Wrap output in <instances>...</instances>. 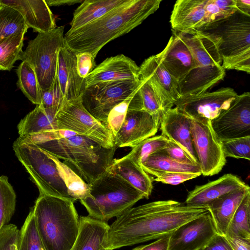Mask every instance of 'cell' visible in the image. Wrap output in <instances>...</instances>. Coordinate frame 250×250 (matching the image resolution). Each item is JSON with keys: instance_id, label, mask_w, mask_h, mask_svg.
<instances>
[{"instance_id": "6da1fadb", "label": "cell", "mask_w": 250, "mask_h": 250, "mask_svg": "<svg viewBox=\"0 0 250 250\" xmlns=\"http://www.w3.org/2000/svg\"><path fill=\"white\" fill-rule=\"evenodd\" d=\"M208 212L207 207L190 206L172 200L132 207L109 226L102 245L113 250L159 239Z\"/></svg>"}, {"instance_id": "7a4b0ae2", "label": "cell", "mask_w": 250, "mask_h": 250, "mask_svg": "<svg viewBox=\"0 0 250 250\" xmlns=\"http://www.w3.org/2000/svg\"><path fill=\"white\" fill-rule=\"evenodd\" d=\"M161 0H127L83 27L68 30L64 44L75 54L86 52L95 58L110 41L131 31L159 8Z\"/></svg>"}, {"instance_id": "3957f363", "label": "cell", "mask_w": 250, "mask_h": 250, "mask_svg": "<svg viewBox=\"0 0 250 250\" xmlns=\"http://www.w3.org/2000/svg\"><path fill=\"white\" fill-rule=\"evenodd\" d=\"M32 210L45 250H71L80 225L74 202L40 194Z\"/></svg>"}, {"instance_id": "277c9868", "label": "cell", "mask_w": 250, "mask_h": 250, "mask_svg": "<svg viewBox=\"0 0 250 250\" xmlns=\"http://www.w3.org/2000/svg\"><path fill=\"white\" fill-rule=\"evenodd\" d=\"M33 143L60 160L69 163L88 184L108 170L117 148L115 146L105 147L78 134L69 138Z\"/></svg>"}, {"instance_id": "5b68a950", "label": "cell", "mask_w": 250, "mask_h": 250, "mask_svg": "<svg viewBox=\"0 0 250 250\" xmlns=\"http://www.w3.org/2000/svg\"><path fill=\"white\" fill-rule=\"evenodd\" d=\"M180 33L193 54L195 66L178 83V92L180 96L198 95L225 77L226 71L218 50L219 38L202 30Z\"/></svg>"}, {"instance_id": "8992f818", "label": "cell", "mask_w": 250, "mask_h": 250, "mask_svg": "<svg viewBox=\"0 0 250 250\" xmlns=\"http://www.w3.org/2000/svg\"><path fill=\"white\" fill-rule=\"evenodd\" d=\"M144 198L128 182L108 170L89 184L88 196L80 201L89 216L106 222Z\"/></svg>"}, {"instance_id": "52a82bcc", "label": "cell", "mask_w": 250, "mask_h": 250, "mask_svg": "<svg viewBox=\"0 0 250 250\" xmlns=\"http://www.w3.org/2000/svg\"><path fill=\"white\" fill-rule=\"evenodd\" d=\"M199 30L219 38L218 50L225 70L250 73V16L237 10L229 17Z\"/></svg>"}, {"instance_id": "ba28073f", "label": "cell", "mask_w": 250, "mask_h": 250, "mask_svg": "<svg viewBox=\"0 0 250 250\" xmlns=\"http://www.w3.org/2000/svg\"><path fill=\"white\" fill-rule=\"evenodd\" d=\"M12 146L18 159L38 187L40 194L62 198L74 203L59 172L55 156L26 137L20 136Z\"/></svg>"}, {"instance_id": "9c48e42d", "label": "cell", "mask_w": 250, "mask_h": 250, "mask_svg": "<svg viewBox=\"0 0 250 250\" xmlns=\"http://www.w3.org/2000/svg\"><path fill=\"white\" fill-rule=\"evenodd\" d=\"M64 26L46 33H38L29 42L20 60L34 69L41 90L48 89L57 75L58 55L64 45Z\"/></svg>"}, {"instance_id": "30bf717a", "label": "cell", "mask_w": 250, "mask_h": 250, "mask_svg": "<svg viewBox=\"0 0 250 250\" xmlns=\"http://www.w3.org/2000/svg\"><path fill=\"white\" fill-rule=\"evenodd\" d=\"M82 95L65 102L57 114L58 129L67 130L86 137L102 146H114L111 132L84 107Z\"/></svg>"}, {"instance_id": "8fae6325", "label": "cell", "mask_w": 250, "mask_h": 250, "mask_svg": "<svg viewBox=\"0 0 250 250\" xmlns=\"http://www.w3.org/2000/svg\"><path fill=\"white\" fill-rule=\"evenodd\" d=\"M141 81L100 82L86 87L82 94V104L86 110L104 125L109 113L140 88Z\"/></svg>"}, {"instance_id": "7c38bea8", "label": "cell", "mask_w": 250, "mask_h": 250, "mask_svg": "<svg viewBox=\"0 0 250 250\" xmlns=\"http://www.w3.org/2000/svg\"><path fill=\"white\" fill-rule=\"evenodd\" d=\"M191 135L194 148L202 174H218L226 163L221 141L214 132L211 121L191 119Z\"/></svg>"}, {"instance_id": "4fadbf2b", "label": "cell", "mask_w": 250, "mask_h": 250, "mask_svg": "<svg viewBox=\"0 0 250 250\" xmlns=\"http://www.w3.org/2000/svg\"><path fill=\"white\" fill-rule=\"evenodd\" d=\"M237 96L233 88L222 87L212 92L180 96L174 105L179 111L191 119L211 121L227 109Z\"/></svg>"}, {"instance_id": "5bb4252c", "label": "cell", "mask_w": 250, "mask_h": 250, "mask_svg": "<svg viewBox=\"0 0 250 250\" xmlns=\"http://www.w3.org/2000/svg\"><path fill=\"white\" fill-rule=\"evenodd\" d=\"M221 141L250 136V93L238 95L230 106L211 121Z\"/></svg>"}, {"instance_id": "9a60e30c", "label": "cell", "mask_w": 250, "mask_h": 250, "mask_svg": "<svg viewBox=\"0 0 250 250\" xmlns=\"http://www.w3.org/2000/svg\"><path fill=\"white\" fill-rule=\"evenodd\" d=\"M217 234L208 212L183 224L170 234L168 250H202Z\"/></svg>"}, {"instance_id": "2e32d148", "label": "cell", "mask_w": 250, "mask_h": 250, "mask_svg": "<svg viewBox=\"0 0 250 250\" xmlns=\"http://www.w3.org/2000/svg\"><path fill=\"white\" fill-rule=\"evenodd\" d=\"M161 115L151 114L144 109L128 110L114 137V146L117 148H133L143 140L153 136L160 126Z\"/></svg>"}, {"instance_id": "e0dca14e", "label": "cell", "mask_w": 250, "mask_h": 250, "mask_svg": "<svg viewBox=\"0 0 250 250\" xmlns=\"http://www.w3.org/2000/svg\"><path fill=\"white\" fill-rule=\"evenodd\" d=\"M157 56L178 83L195 66L193 54L183 40L181 33L173 30L165 48Z\"/></svg>"}, {"instance_id": "ac0fdd59", "label": "cell", "mask_w": 250, "mask_h": 250, "mask_svg": "<svg viewBox=\"0 0 250 250\" xmlns=\"http://www.w3.org/2000/svg\"><path fill=\"white\" fill-rule=\"evenodd\" d=\"M160 125L162 135L180 146L199 165L192 142L191 119L175 107L162 113Z\"/></svg>"}, {"instance_id": "d6986e66", "label": "cell", "mask_w": 250, "mask_h": 250, "mask_svg": "<svg viewBox=\"0 0 250 250\" xmlns=\"http://www.w3.org/2000/svg\"><path fill=\"white\" fill-rule=\"evenodd\" d=\"M139 67L130 58L120 54L106 58L88 74L86 87L104 82L138 81Z\"/></svg>"}, {"instance_id": "ffe728a7", "label": "cell", "mask_w": 250, "mask_h": 250, "mask_svg": "<svg viewBox=\"0 0 250 250\" xmlns=\"http://www.w3.org/2000/svg\"><path fill=\"white\" fill-rule=\"evenodd\" d=\"M139 78L149 81L170 107L180 97L178 82L168 72L157 55L146 59L139 67Z\"/></svg>"}, {"instance_id": "44dd1931", "label": "cell", "mask_w": 250, "mask_h": 250, "mask_svg": "<svg viewBox=\"0 0 250 250\" xmlns=\"http://www.w3.org/2000/svg\"><path fill=\"white\" fill-rule=\"evenodd\" d=\"M57 75L65 102L83 94L86 88V79L79 75L75 53L65 44L59 52Z\"/></svg>"}, {"instance_id": "7402d4cb", "label": "cell", "mask_w": 250, "mask_h": 250, "mask_svg": "<svg viewBox=\"0 0 250 250\" xmlns=\"http://www.w3.org/2000/svg\"><path fill=\"white\" fill-rule=\"evenodd\" d=\"M0 4L18 10L28 28L38 33L48 32L57 27L54 16L44 0H0Z\"/></svg>"}, {"instance_id": "603a6c76", "label": "cell", "mask_w": 250, "mask_h": 250, "mask_svg": "<svg viewBox=\"0 0 250 250\" xmlns=\"http://www.w3.org/2000/svg\"><path fill=\"white\" fill-rule=\"evenodd\" d=\"M206 0H177L170 17L173 31L187 33L207 25L204 6Z\"/></svg>"}, {"instance_id": "cb8c5ba5", "label": "cell", "mask_w": 250, "mask_h": 250, "mask_svg": "<svg viewBox=\"0 0 250 250\" xmlns=\"http://www.w3.org/2000/svg\"><path fill=\"white\" fill-rule=\"evenodd\" d=\"M247 185L237 176L226 174L216 180L196 186L189 192L185 204L193 206L207 207L208 204L223 195Z\"/></svg>"}, {"instance_id": "d4e9b609", "label": "cell", "mask_w": 250, "mask_h": 250, "mask_svg": "<svg viewBox=\"0 0 250 250\" xmlns=\"http://www.w3.org/2000/svg\"><path fill=\"white\" fill-rule=\"evenodd\" d=\"M250 191V188L247 185L223 195L207 206L218 234L226 235L236 210L245 196Z\"/></svg>"}, {"instance_id": "484cf974", "label": "cell", "mask_w": 250, "mask_h": 250, "mask_svg": "<svg viewBox=\"0 0 250 250\" xmlns=\"http://www.w3.org/2000/svg\"><path fill=\"white\" fill-rule=\"evenodd\" d=\"M124 179L148 199L152 189L151 177L139 165L125 156L114 159L108 169Z\"/></svg>"}, {"instance_id": "4316f807", "label": "cell", "mask_w": 250, "mask_h": 250, "mask_svg": "<svg viewBox=\"0 0 250 250\" xmlns=\"http://www.w3.org/2000/svg\"><path fill=\"white\" fill-rule=\"evenodd\" d=\"M61 106L43 108L41 104L22 119L17 125L20 137L58 129L57 114Z\"/></svg>"}, {"instance_id": "83f0119b", "label": "cell", "mask_w": 250, "mask_h": 250, "mask_svg": "<svg viewBox=\"0 0 250 250\" xmlns=\"http://www.w3.org/2000/svg\"><path fill=\"white\" fill-rule=\"evenodd\" d=\"M78 233L71 250H99L109 229L106 222L89 215L79 218Z\"/></svg>"}, {"instance_id": "f1b7e54d", "label": "cell", "mask_w": 250, "mask_h": 250, "mask_svg": "<svg viewBox=\"0 0 250 250\" xmlns=\"http://www.w3.org/2000/svg\"><path fill=\"white\" fill-rule=\"evenodd\" d=\"M127 0H85L73 13L69 30L83 27L105 15Z\"/></svg>"}, {"instance_id": "f546056e", "label": "cell", "mask_w": 250, "mask_h": 250, "mask_svg": "<svg viewBox=\"0 0 250 250\" xmlns=\"http://www.w3.org/2000/svg\"><path fill=\"white\" fill-rule=\"evenodd\" d=\"M140 166L146 173L155 177L170 172L192 173L199 175L202 174L199 165L178 162L170 158L163 149L148 156Z\"/></svg>"}, {"instance_id": "4dcf8cb0", "label": "cell", "mask_w": 250, "mask_h": 250, "mask_svg": "<svg viewBox=\"0 0 250 250\" xmlns=\"http://www.w3.org/2000/svg\"><path fill=\"white\" fill-rule=\"evenodd\" d=\"M140 88L114 106L109 113L105 126L111 132L113 137L120 129L128 110L143 109Z\"/></svg>"}, {"instance_id": "1f68e13d", "label": "cell", "mask_w": 250, "mask_h": 250, "mask_svg": "<svg viewBox=\"0 0 250 250\" xmlns=\"http://www.w3.org/2000/svg\"><path fill=\"white\" fill-rule=\"evenodd\" d=\"M250 191L245 196L236 210L226 236L250 240Z\"/></svg>"}, {"instance_id": "d6a6232c", "label": "cell", "mask_w": 250, "mask_h": 250, "mask_svg": "<svg viewBox=\"0 0 250 250\" xmlns=\"http://www.w3.org/2000/svg\"><path fill=\"white\" fill-rule=\"evenodd\" d=\"M17 85L25 96L33 104L41 103V88L36 73L29 63L22 61L16 71Z\"/></svg>"}, {"instance_id": "836d02e7", "label": "cell", "mask_w": 250, "mask_h": 250, "mask_svg": "<svg viewBox=\"0 0 250 250\" xmlns=\"http://www.w3.org/2000/svg\"><path fill=\"white\" fill-rule=\"evenodd\" d=\"M59 172L64 181L68 193L75 202L86 198L89 191V184H87L65 163L55 157Z\"/></svg>"}, {"instance_id": "e575fe53", "label": "cell", "mask_w": 250, "mask_h": 250, "mask_svg": "<svg viewBox=\"0 0 250 250\" xmlns=\"http://www.w3.org/2000/svg\"><path fill=\"white\" fill-rule=\"evenodd\" d=\"M28 28L23 16L18 10L0 4V39L25 34Z\"/></svg>"}, {"instance_id": "d590c367", "label": "cell", "mask_w": 250, "mask_h": 250, "mask_svg": "<svg viewBox=\"0 0 250 250\" xmlns=\"http://www.w3.org/2000/svg\"><path fill=\"white\" fill-rule=\"evenodd\" d=\"M24 34L21 33L0 39V70L10 71L16 61L20 60L23 52Z\"/></svg>"}, {"instance_id": "8d00e7d4", "label": "cell", "mask_w": 250, "mask_h": 250, "mask_svg": "<svg viewBox=\"0 0 250 250\" xmlns=\"http://www.w3.org/2000/svg\"><path fill=\"white\" fill-rule=\"evenodd\" d=\"M168 143V139L163 135L152 136L133 147L125 156L140 166L148 156L165 148Z\"/></svg>"}, {"instance_id": "74e56055", "label": "cell", "mask_w": 250, "mask_h": 250, "mask_svg": "<svg viewBox=\"0 0 250 250\" xmlns=\"http://www.w3.org/2000/svg\"><path fill=\"white\" fill-rule=\"evenodd\" d=\"M16 195L8 177L0 176V230L11 220L16 208Z\"/></svg>"}, {"instance_id": "f35d334b", "label": "cell", "mask_w": 250, "mask_h": 250, "mask_svg": "<svg viewBox=\"0 0 250 250\" xmlns=\"http://www.w3.org/2000/svg\"><path fill=\"white\" fill-rule=\"evenodd\" d=\"M18 250H45L38 232L32 209L20 230Z\"/></svg>"}, {"instance_id": "ab89813d", "label": "cell", "mask_w": 250, "mask_h": 250, "mask_svg": "<svg viewBox=\"0 0 250 250\" xmlns=\"http://www.w3.org/2000/svg\"><path fill=\"white\" fill-rule=\"evenodd\" d=\"M140 80L142 83L139 90L143 109L151 114H162V102L160 94L148 80Z\"/></svg>"}, {"instance_id": "60d3db41", "label": "cell", "mask_w": 250, "mask_h": 250, "mask_svg": "<svg viewBox=\"0 0 250 250\" xmlns=\"http://www.w3.org/2000/svg\"><path fill=\"white\" fill-rule=\"evenodd\" d=\"M221 142L226 158L250 160V136L222 141Z\"/></svg>"}, {"instance_id": "b9f144b4", "label": "cell", "mask_w": 250, "mask_h": 250, "mask_svg": "<svg viewBox=\"0 0 250 250\" xmlns=\"http://www.w3.org/2000/svg\"><path fill=\"white\" fill-rule=\"evenodd\" d=\"M41 105L44 108L55 106H62L65 102L59 83L57 75L51 85L47 90H41Z\"/></svg>"}, {"instance_id": "7bdbcfd3", "label": "cell", "mask_w": 250, "mask_h": 250, "mask_svg": "<svg viewBox=\"0 0 250 250\" xmlns=\"http://www.w3.org/2000/svg\"><path fill=\"white\" fill-rule=\"evenodd\" d=\"M20 230L14 224H6L0 230V250H18Z\"/></svg>"}, {"instance_id": "ee69618b", "label": "cell", "mask_w": 250, "mask_h": 250, "mask_svg": "<svg viewBox=\"0 0 250 250\" xmlns=\"http://www.w3.org/2000/svg\"><path fill=\"white\" fill-rule=\"evenodd\" d=\"M77 68L81 78L86 79L88 74L95 68V58L86 52L75 54Z\"/></svg>"}, {"instance_id": "f6af8a7d", "label": "cell", "mask_w": 250, "mask_h": 250, "mask_svg": "<svg viewBox=\"0 0 250 250\" xmlns=\"http://www.w3.org/2000/svg\"><path fill=\"white\" fill-rule=\"evenodd\" d=\"M199 174L186 172H170L162 174L154 181L171 185H177L187 181L196 178Z\"/></svg>"}, {"instance_id": "bcb514c9", "label": "cell", "mask_w": 250, "mask_h": 250, "mask_svg": "<svg viewBox=\"0 0 250 250\" xmlns=\"http://www.w3.org/2000/svg\"><path fill=\"white\" fill-rule=\"evenodd\" d=\"M163 150L170 158L178 162L199 165L180 146L171 141L168 140L167 146Z\"/></svg>"}, {"instance_id": "7dc6e473", "label": "cell", "mask_w": 250, "mask_h": 250, "mask_svg": "<svg viewBox=\"0 0 250 250\" xmlns=\"http://www.w3.org/2000/svg\"><path fill=\"white\" fill-rule=\"evenodd\" d=\"M170 235L157 239L149 244L137 247L132 250H168Z\"/></svg>"}, {"instance_id": "c3c4849f", "label": "cell", "mask_w": 250, "mask_h": 250, "mask_svg": "<svg viewBox=\"0 0 250 250\" xmlns=\"http://www.w3.org/2000/svg\"><path fill=\"white\" fill-rule=\"evenodd\" d=\"M202 250H233L224 236L216 235Z\"/></svg>"}, {"instance_id": "681fc988", "label": "cell", "mask_w": 250, "mask_h": 250, "mask_svg": "<svg viewBox=\"0 0 250 250\" xmlns=\"http://www.w3.org/2000/svg\"><path fill=\"white\" fill-rule=\"evenodd\" d=\"M224 236L233 250H250V240L239 237Z\"/></svg>"}, {"instance_id": "f907efd6", "label": "cell", "mask_w": 250, "mask_h": 250, "mask_svg": "<svg viewBox=\"0 0 250 250\" xmlns=\"http://www.w3.org/2000/svg\"><path fill=\"white\" fill-rule=\"evenodd\" d=\"M48 6L71 5L82 3L83 0H45Z\"/></svg>"}, {"instance_id": "816d5d0a", "label": "cell", "mask_w": 250, "mask_h": 250, "mask_svg": "<svg viewBox=\"0 0 250 250\" xmlns=\"http://www.w3.org/2000/svg\"><path fill=\"white\" fill-rule=\"evenodd\" d=\"M238 11L250 16V0H235Z\"/></svg>"}, {"instance_id": "f5cc1de1", "label": "cell", "mask_w": 250, "mask_h": 250, "mask_svg": "<svg viewBox=\"0 0 250 250\" xmlns=\"http://www.w3.org/2000/svg\"><path fill=\"white\" fill-rule=\"evenodd\" d=\"M99 250H111L106 248H104V247H102Z\"/></svg>"}]
</instances>
